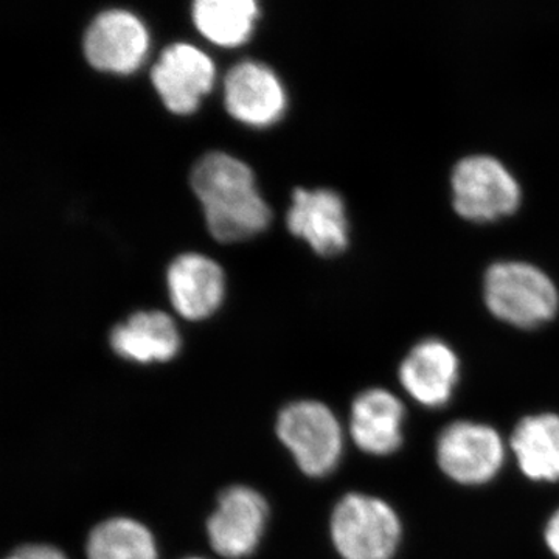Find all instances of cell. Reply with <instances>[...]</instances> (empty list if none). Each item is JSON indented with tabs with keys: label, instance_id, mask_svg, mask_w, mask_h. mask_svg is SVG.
Here are the masks:
<instances>
[{
	"label": "cell",
	"instance_id": "cell-8",
	"mask_svg": "<svg viewBox=\"0 0 559 559\" xmlns=\"http://www.w3.org/2000/svg\"><path fill=\"white\" fill-rule=\"evenodd\" d=\"M150 35L130 11H105L92 22L84 38L87 61L102 72H135L145 61Z\"/></svg>",
	"mask_w": 559,
	"mask_h": 559
},
{
	"label": "cell",
	"instance_id": "cell-6",
	"mask_svg": "<svg viewBox=\"0 0 559 559\" xmlns=\"http://www.w3.org/2000/svg\"><path fill=\"white\" fill-rule=\"evenodd\" d=\"M440 469L466 487H479L498 476L506 462V447L491 426L474 421H454L437 440Z\"/></svg>",
	"mask_w": 559,
	"mask_h": 559
},
{
	"label": "cell",
	"instance_id": "cell-19",
	"mask_svg": "<svg viewBox=\"0 0 559 559\" xmlns=\"http://www.w3.org/2000/svg\"><path fill=\"white\" fill-rule=\"evenodd\" d=\"M7 559H68L60 550L50 546H25L10 555Z\"/></svg>",
	"mask_w": 559,
	"mask_h": 559
},
{
	"label": "cell",
	"instance_id": "cell-4",
	"mask_svg": "<svg viewBox=\"0 0 559 559\" xmlns=\"http://www.w3.org/2000/svg\"><path fill=\"white\" fill-rule=\"evenodd\" d=\"M277 433L308 476H329L336 469L344 437L340 421L325 404L318 401L289 404L278 415Z\"/></svg>",
	"mask_w": 559,
	"mask_h": 559
},
{
	"label": "cell",
	"instance_id": "cell-20",
	"mask_svg": "<svg viewBox=\"0 0 559 559\" xmlns=\"http://www.w3.org/2000/svg\"><path fill=\"white\" fill-rule=\"evenodd\" d=\"M547 547L551 554L559 559V509L551 514L549 522H547L546 532H544Z\"/></svg>",
	"mask_w": 559,
	"mask_h": 559
},
{
	"label": "cell",
	"instance_id": "cell-15",
	"mask_svg": "<svg viewBox=\"0 0 559 559\" xmlns=\"http://www.w3.org/2000/svg\"><path fill=\"white\" fill-rule=\"evenodd\" d=\"M114 352L134 362H167L178 355L180 337L165 312H138L110 333Z\"/></svg>",
	"mask_w": 559,
	"mask_h": 559
},
{
	"label": "cell",
	"instance_id": "cell-17",
	"mask_svg": "<svg viewBox=\"0 0 559 559\" xmlns=\"http://www.w3.org/2000/svg\"><path fill=\"white\" fill-rule=\"evenodd\" d=\"M259 17L253 0H198L193 21L198 31L221 47H237L249 39Z\"/></svg>",
	"mask_w": 559,
	"mask_h": 559
},
{
	"label": "cell",
	"instance_id": "cell-10",
	"mask_svg": "<svg viewBox=\"0 0 559 559\" xmlns=\"http://www.w3.org/2000/svg\"><path fill=\"white\" fill-rule=\"evenodd\" d=\"M404 390L429 409L450 403L460 380V360L447 342L429 337L411 348L400 366Z\"/></svg>",
	"mask_w": 559,
	"mask_h": 559
},
{
	"label": "cell",
	"instance_id": "cell-3",
	"mask_svg": "<svg viewBox=\"0 0 559 559\" xmlns=\"http://www.w3.org/2000/svg\"><path fill=\"white\" fill-rule=\"evenodd\" d=\"M331 539L344 559H392L400 547L401 521L382 499L352 492L331 516Z\"/></svg>",
	"mask_w": 559,
	"mask_h": 559
},
{
	"label": "cell",
	"instance_id": "cell-7",
	"mask_svg": "<svg viewBox=\"0 0 559 559\" xmlns=\"http://www.w3.org/2000/svg\"><path fill=\"white\" fill-rule=\"evenodd\" d=\"M266 520L263 496L248 487L227 488L207 522L210 544L221 557H249L259 546Z\"/></svg>",
	"mask_w": 559,
	"mask_h": 559
},
{
	"label": "cell",
	"instance_id": "cell-16",
	"mask_svg": "<svg viewBox=\"0 0 559 559\" xmlns=\"http://www.w3.org/2000/svg\"><path fill=\"white\" fill-rule=\"evenodd\" d=\"M511 450L520 469L533 481L559 480V415H530L518 423Z\"/></svg>",
	"mask_w": 559,
	"mask_h": 559
},
{
	"label": "cell",
	"instance_id": "cell-11",
	"mask_svg": "<svg viewBox=\"0 0 559 559\" xmlns=\"http://www.w3.org/2000/svg\"><path fill=\"white\" fill-rule=\"evenodd\" d=\"M288 229L319 255L331 257L347 249L348 218L344 200L329 189L294 190Z\"/></svg>",
	"mask_w": 559,
	"mask_h": 559
},
{
	"label": "cell",
	"instance_id": "cell-14",
	"mask_svg": "<svg viewBox=\"0 0 559 559\" xmlns=\"http://www.w3.org/2000/svg\"><path fill=\"white\" fill-rule=\"evenodd\" d=\"M171 304L182 318L202 320L218 310L224 297V272L200 253H186L168 270Z\"/></svg>",
	"mask_w": 559,
	"mask_h": 559
},
{
	"label": "cell",
	"instance_id": "cell-18",
	"mask_svg": "<svg viewBox=\"0 0 559 559\" xmlns=\"http://www.w3.org/2000/svg\"><path fill=\"white\" fill-rule=\"evenodd\" d=\"M90 559H157L156 543L145 525L114 518L92 530L87 540Z\"/></svg>",
	"mask_w": 559,
	"mask_h": 559
},
{
	"label": "cell",
	"instance_id": "cell-12",
	"mask_svg": "<svg viewBox=\"0 0 559 559\" xmlns=\"http://www.w3.org/2000/svg\"><path fill=\"white\" fill-rule=\"evenodd\" d=\"M226 108L250 127H270L285 114V90L267 66L242 61L227 73Z\"/></svg>",
	"mask_w": 559,
	"mask_h": 559
},
{
	"label": "cell",
	"instance_id": "cell-2",
	"mask_svg": "<svg viewBox=\"0 0 559 559\" xmlns=\"http://www.w3.org/2000/svg\"><path fill=\"white\" fill-rule=\"evenodd\" d=\"M485 304L496 318L520 329H536L555 318L557 286L549 275L527 261H496L484 282Z\"/></svg>",
	"mask_w": 559,
	"mask_h": 559
},
{
	"label": "cell",
	"instance_id": "cell-21",
	"mask_svg": "<svg viewBox=\"0 0 559 559\" xmlns=\"http://www.w3.org/2000/svg\"><path fill=\"white\" fill-rule=\"evenodd\" d=\"M189 559H202V558H189Z\"/></svg>",
	"mask_w": 559,
	"mask_h": 559
},
{
	"label": "cell",
	"instance_id": "cell-9",
	"mask_svg": "<svg viewBox=\"0 0 559 559\" xmlns=\"http://www.w3.org/2000/svg\"><path fill=\"white\" fill-rule=\"evenodd\" d=\"M154 87L171 112L187 116L200 106L215 81V64L204 51L175 44L162 53L151 72Z\"/></svg>",
	"mask_w": 559,
	"mask_h": 559
},
{
	"label": "cell",
	"instance_id": "cell-5",
	"mask_svg": "<svg viewBox=\"0 0 559 559\" xmlns=\"http://www.w3.org/2000/svg\"><path fill=\"white\" fill-rule=\"evenodd\" d=\"M452 204L471 221H492L520 207L522 191L509 168L488 154L463 157L451 176Z\"/></svg>",
	"mask_w": 559,
	"mask_h": 559
},
{
	"label": "cell",
	"instance_id": "cell-1",
	"mask_svg": "<svg viewBox=\"0 0 559 559\" xmlns=\"http://www.w3.org/2000/svg\"><path fill=\"white\" fill-rule=\"evenodd\" d=\"M210 234L221 242L249 240L266 229L271 209L260 197L255 178L245 162L229 154L210 153L191 173Z\"/></svg>",
	"mask_w": 559,
	"mask_h": 559
},
{
	"label": "cell",
	"instance_id": "cell-13",
	"mask_svg": "<svg viewBox=\"0 0 559 559\" xmlns=\"http://www.w3.org/2000/svg\"><path fill=\"white\" fill-rule=\"evenodd\" d=\"M406 409L392 392L369 389L352 407L349 432L356 447L370 455H390L403 444Z\"/></svg>",
	"mask_w": 559,
	"mask_h": 559
}]
</instances>
